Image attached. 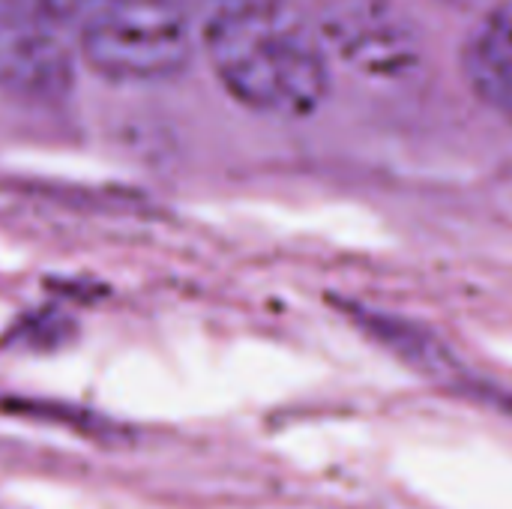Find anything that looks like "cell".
<instances>
[{"mask_svg":"<svg viewBox=\"0 0 512 509\" xmlns=\"http://www.w3.org/2000/svg\"><path fill=\"white\" fill-rule=\"evenodd\" d=\"M201 39L219 84L249 111L306 117L330 93L321 30L291 0H210Z\"/></svg>","mask_w":512,"mask_h":509,"instance_id":"6da1fadb","label":"cell"},{"mask_svg":"<svg viewBox=\"0 0 512 509\" xmlns=\"http://www.w3.org/2000/svg\"><path fill=\"white\" fill-rule=\"evenodd\" d=\"M75 36L84 63L117 84L165 81L192 60L186 0H105Z\"/></svg>","mask_w":512,"mask_h":509,"instance_id":"7a4b0ae2","label":"cell"},{"mask_svg":"<svg viewBox=\"0 0 512 509\" xmlns=\"http://www.w3.org/2000/svg\"><path fill=\"white\" fill-rule=\"evenodd\" d=\"M69 27L42 0H0V96L57 108L75 87Z\"/></svg>","mask_w":512,"mask_h":509,"instance_id":"3957f363","label":"cell"},{"mask_svg":"<svg viewBox=\"0 0 512 509\" xmlns=\"http://www.w3.org/2000/svg\"><path fill=\"white\" fill-rule=\"evenodd\" d=\"M462 69L471 90L512 120V0H498L474 24L462 48Z\"/></svg>","mask_w":512,"mask_h":509,"instance_id":"277c9868","label":"cell"},{"mask_svg":"<svg viewBox=\"0 0 512 509\" xmlns=\"http://www.w3.org/2000/svg\"><path fill=\"white\" fill-rule=\"evenodd\" d=\"M327 33L333 36L339 51H345L366 69H396L414 51L396 12H390V6H375V0H369V12L366 3L342 0V6L327 18Z\"/></svg>","mask_w":512,"mask_h":509,"instance_id":"5b68a950","label":"cell"},{"mask_svg":"<svg viewBox=\"0 0 512 509\" xmlns=\"http://www.w3.org/2000/svg\"><path fill=\"white\" fill-rule=\"evenodd\" d=\"M360 327L378 342L384 345L390 354H396L399 360L411 363L420 372L429 375H447L453 366V357L447 354V348L438 342V336H432L429 330H423L420 324H411L405 318L396 315H384V312H360L357 315Z\"/></svg>","mask_w":512,"mask_h":509,"instance_id":"8992f818","label":"cell"},{"mask_svg":"<svg viewBox=\"0 0 512 509\" xmlns=\"http://www.w3.org/2000/svg\"><path fill=\"white\" fill-rule=\"evenodd\" d=\"M42 3H45V6H48V9L75 33V30H78V27H81L105 0H42Z\"/></svg>","mask_w":512,"mask_h":509,"instance_id":"52a82bcc","label":"cell"},{"mask_svg":"<svg viewBox=\"0 0 512 509\" xmlns=\"http://www.w3.org/2000/svg\"><path fill=\"white\" fill-rule=\"evenodd\" d=\"M450 3H459L462 6V3H477V0H450Z\"/></svg>","mask_w":512,"mask_h":509,"instance_id":"ba28073f","label":"cell"},{"mask_svg":"<svg viewBox=\"0 0 512 509\" xmlns=\"http://www.w3.org/2000/svg\"><path fill=\"white\" fill-rule=\"evenodd\" d=\"M207 3H210V0H207Z\"/></svg>","mask_w":512,"mask_h":509,"instance_id":"9c48e42d","label":"cell"}]
</instances>
